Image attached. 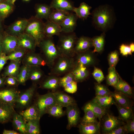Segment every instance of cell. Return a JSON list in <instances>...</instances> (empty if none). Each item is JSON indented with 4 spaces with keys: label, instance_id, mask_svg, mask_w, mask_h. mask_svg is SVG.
I'll return each instance as SVG.
<instances>
[{
    "label": "cell",
    "instance_id": "1",
    "mask_svg": "<svg viewBox=\"0 0 134 134\" xmlns=\"http://www.w3.org/2000/svg\"><path fill=\"white\" fill-rule=\"evenodd\" d=\"M91 14L95 28L103 32L111 28L115 21L114 11L108 5L100 6L93 10Z\"/></svg>",
    "mask_w": 134,
    "mask_h": 134
},
{
    "label": "cell",
    "instance_id": "2",
    "mask_svg": "<svg viewBox=\"0 0 134 134\" xmlns=\"http://www.w3.org/2000/svg\"><path fill=\"white\" fill-rule=\"evenodd\" d=\"M59 36L57 47L62 55L74 57L75 55L74 49L78 38L74 32H62Z\"/></svg>",
    "mask_w": 134,
    "mask_h": 134
},
{
    "label": "cell",
    "instance_id": "3",
    "mask_svg": "<svg viewBox=\"0 0 134 134\" xmlns=\"http://www.w3.org/2000/svg\"><path fill=\"white\" fill-rule=\"evenodd\" d=\"M38 46L44 55L47 65L51 68L55 60L61 55L54 43L53 37L45 36Z\"/></svg>",
    "mask_w": 134,
    "mask_h": 134
},
{
    "label": "cell",
    "instance_id": "4",
    "mask_svg": "<svg viewBox=\"0 0 134 134\" xmlns=\"http://www.w3.org/2000/svg\"><path fill=\"white\" fill-rule=\"evenodd\" d=\"M75 66L74 57L61 55L55 61L50 75L59 76L71 72Z\"/></svg>",
    "mask_w": 134,
    "mask_h": 134
},
{
    "label": "cell",
    "instance_id": "5",
    "mask_svg": "<svg viewBox=\"0 0 134 134\" xmlns=\"http://www.w3.org/2000/svg\"><path fill=\"white\" fill-rule=\"evenodd\" d=\"M44 24V23L42 20L35 17H33L29 20L24 32L32 37L38 46L40 41L45 37Z\"/></svg>",
    "mask_w": 134,
    "mask_h": 134
},
{
    "label": "cell",
    "instance_id": "6",
    "mask_svg": "<svg viewBox=\"0 0 134 134\" xmlns=\"http://www.w3.org/2000/svg\"><path fill=\"white\" fill-rule=\"evenodd\" d=\"M101 120L102 132L105 134H107L118 127L125 124L119 117L108 112L102 117Z\"/></svg>",
    "mask_w": 134,
    "mask_h": 134
},
{
    "label": "cell",
    "instance_id": "7",
    "mask_svg": "<svg viewBox=\"0 0 134 134\" xmlns=\"http://www.w3.org/2000/svg\"><path fill=\"white\" fill-rule=\"evenodd\" d=\"M56 104L53 93L50 92L40 96L37 99L36 106L39 111L40 117L45 113L48 107Z\"/></svg>",
    "mask_w": 134,
    "mask_h": 134
},
{
    "label": "cell",
    "instance_id": "8",
    "mask_svg": "<svg viewBox=\"0 0 134 134\" xmlns=\"http://www.w3.org/2000/svg\"><path fill=\"white\" fill-rule=\"evenodd\" d=\"M19 93L14 89H0V102L13 106L16 103L20 95Z\"/></svg>",
    "mask_w": 134,
    "mask_h": 134
},
{
    "label": "cell",
    "instance_id": "9",
    "mask_svg": "<svg viewBox=\"0 0 134 134\" xmlns=\"http://www.w3.org/2000/svg\"><path fill=\"white\" fill-rule=\"evenodd\" d=\"M92 52L89 50L76 54L74 57L75 65L81 64L86 67L94 65L95 60Z\"/></svg>",
    "mask_w": 134,
    "mask_h": 134
},
{
    "label": "cell",
    "instance_id": "10",
    "mask_svg": "<svg viewBox=\"0 0 134 134\" xmlns=\"http://www.w3.org/2000/svg\"><path fill=\"white\" fill-rule=\"evenodd\" d=\"M2 45V52L9 54L18 47L17 37L8 34L3 35Z\"/></svg>",
    "mask_w": 134,
    "mask_h": 134
},
{
    "label": "cell",
    "instance_id": "11",
    "mask_svg": "<svg viewBox=\"0 0 134 134\" xmlns=\"http://www.w3.org/2000/svg\"><path fill=\"white\" fill-rule=\"evenodd\" d=\"M29 20L22 19L15 21L8 26L7 34L17 36L24 32Z\"/></svg>",
    "mask_w": 134,
    "mask_h": 134
},
{
    "label": "cell",
    "instance_id": "12",
    "mask_svg": "<svg viewBox=\"0 0 134 134\" xmlns=\"http://www.w3.org/2000/svg\"><path fill=\"white\" fill-rule=\"evenodd\" d=\"M78 18L75 13L70 12L60 25L62 31L65 33L74 32L77 26Z\"/></svg>",
    "mask_w": 134,
    "mask_h": 134
},
{
    "label": "cell",
    "instance_id": "13",
    "mask_svg": "<svg viewBox=\"0 0 134 134\" xmlns=\"http://www.w3.org/2000/svg\"><path fill=\"white\" fill-rule=\"evenodd\" d=\"M66 107L68 121L67 128L69 129L77 124L80 118L79 112L76 104Z\"/></svg>",
    "mask_w": 134,
    "mask_h": 134
},
{
    "label": "cell",
    "instance_id": "14",
    "mask_svg": "<svg viewBox=\"0 0 134 134\" xmlns=\"http://www.w3.org/2000/svg\"><path fill=\"white\" fill-rule=\"evenodd\" d=\"M17 37L18 47L31 50L35 49L37 45L36 42L30 35L24 33Z\"/></svg>",
    "mask_w": 134,
    "mask_h": 134
},
{
    "label": "cell",
    "instance_id": "15",
    "mask_svg": "<svg viewBox=\"0 0 134 134\" xmlns=\"http://www.w3.org/2000/svg\"><path fill=\"white\" fill-rule=\"evenodd\" d=\"M93 46L92 38L83 36L77 39L74 46L75 54L87 51Z\"/></svg>",
    "mask_w": 134,
    "mask_h": 134
},
{
    "label": "cell",
    "instance_id": "16",
    "mask_svg": "<svg viewBox=\"0 0 134 134\" xmlns=\"http://www.w3.org/2000/svg\"><path fill=\"white\" fill-rule=\"evenodd\" d=\"M83 109V110L90 109L91 110L100 122L102 117L108 112L107 108L101 106L94 99L87 103L84 107Z\"/></svg>",
    "mask_w": 134,
    "mask_h": 134
},
{
    "label": "cell",
    "instance_id": "17",
    "mask_svg": "<svg viewBox=\"0 0 134 134\" xmlns=\"http://www.w3.org/2000/svg\"><path fill=\"white\" fill-rule=\"evenodd\" d=\"M24 60L25 65L31 67L44 66L47 65L45 60L37 54L29 53L26 56Z\"/></svg>",
    "mask_w": 134,
    "mask_h": 134
},
{
    "label": "cell",
    "instance_id": "18",
    "mask_svg": "<svg viewBox=\"0 0 134 134\" xmlns=\"http://www.w3.org/2000/svg\"><path fill=\"white\" fill-rule=\"evenodd\" d=\"M13 106L0 102V122L2 124L8 122L13 115Z\"/></svg>",
    "mask_w": 134,
    "mask_h": 134
},
{
    "label": "cell",
    "instance_id": "19",
    "mask_svg": "<svg viewBox=\"0 0 134 134\" xmlns=\"http://www.w3.org/2000/svg\"><path fill=\"white\" fill-rule=\"evenodd\" d=\"M52 9L73 12L74 7L73 2L70 0H52L49 5Z\"/></svg>",
    "mask_w": 134,
    "mask_h": 134
},
{
    "label": "cell",
    "instance_id": "20",
    "mask_svg": "<svg viewBox=\"0 0 134 134\" xmlns=\"http://www.w3.org/2000/svg\"><path fill=\"white\" fill-rule=\"evenodd\" d=\"M111 95L115 100L118 104L127 108H132L133 102L131 98L116 91L111 92Z\"/></svg>",
    "mask_w": 134,
    "mask_h": 134
},
{
    "label": "cell",
    "instance_id": "21",
    "mask_svg": "<svg viewBox=\"0 0 134 134\" xmlns=\"http://www.w3.org/2000/svg\"><path fill=\"white\" fill-rule=\"evenodd\" d=\"M75 81L77 82L82 81L87 78L89 72L87 67L81 64L75 65L71 71Z\"/></svg>",
    "mask_w": 134,
    "mask_h": 134
},
{
    "label": "cell",
    "instance_id": "22",
    "mask_svg": "<svg viewBox=\"0 0 134 134\" xmlns=\"http://www.w3.org/2000/svg\"><path fill=\"white\" fill-rule=\"evenodd\" d=\"M62 32L60 25L48 20L44 24V32L45 36L53 37L55 35L58 36Z\"/></svg>",
    "mask_w": 134,
    "mask_h": 134
},
{
    "label": "cell",
    "instance_id": "23",
    "mask_svg": "<svg viewBox=\"0 0 134 134\" xmlns=\"http://www.w3.org/2000/svg\"><path fill=\"white\" fill-rule=\"evenodd\" d=\"M56 104L62 107L76 104L75 100L71 97L62 92L53 93Z\"/></svg>",
    "mask_w": 134,
    "mask_h": 134
},
{
    "label": "cell",
    "instance_id": "24",
    "mask_svg": "<svg viewBox=\"0 0 134 134\" xmlns=\"http://www.w3.org/2000/svg\"><path fill=\"white\" fill-rule=\"evenodd\" d=\"M14 4L11 0H5L0 2V19L3 21L13 11Z\"/></svg>",
    "mask_w": 134,
    "mask_h": 134
},
{
    "label": "cell",
    "instance_id": "25",
    "mask_svg": "<svg viewBox=\"0 0 134 134\" xmlns=\"http://www.w3.org/2000/svg\"><path fill=\"white\" fill-rule=\"evenodd\" d=\"M52 10L49 5L44 4H37L35 6V17L38 19L48 20Z\"/></svg>",
    "mask_w": 134,
    "mask_h": 134
},
{
    "label": "cell",
    "instance_id": "26",
    "mask_svg": "<svg viewBox=\"0 0 134 134\" xmlns=\"http://www.w3.org/2000/svg\"><path fill=\"white\" fill-rule=\"evenodd\" d=\"M25 122L33 120H39V111L36 105L32 106L20 113Z\"/></svg>",
    "mask_w": 134,
    "mask_h": 134
},
{
    "label": "cell",
    "instance_id": "27",
    "mask_svg": "<svg viewBox=\"0 0 134 134\" xmlns=\"http://www.w3.org/2000/svg\"><path fill=\"white\" fill-rule=\"evenodd\" d=\"M20 61H11L9 64L5 68L2 75V77H6L8 76H12L17 78L20 69Z\"/></svg>",
    "mask_w": 134,
    "mask_h": 134
},
{
    "label": "cell",
    "instance_id": "28",
    "mask_svg": "<svg viewBox=\"0 0 134 134\" xmlns=\"http://www.w3.org/2000/svg\"><path fill=\"white\" fill-rule=\"evenodd\" d=\"M91 6L84 2L81 3L77 7H74L72 11L74 12L78 18L83 20L87 19L91 14L90 10Z\"/></svg>",
    "mask_w": 134,
    "mask_h": 134
},
{
    "label": "cell",
    "instance_id": "29",
    "mask_svg": "<svg viewBox=\"0 0 134 134\" xmlns=\"http://www.w3.org/2000/svg\"><path fill=\"white\" fill-rule=\"evenodd\" d=\"M114 87L116 91L121 93L131 98L133 97V93L132 88L127 83L123 80L119 75V81Z\"/></svg>",
    "mask_w": 134,
    "mask_h": 134
},
{
    "label": "cell",
    "instance_id": "30",
    "mask_svg": "<svg viewBox=\"0 0 134 134\" xmlns=\"http://www.w3.org/2000/svg\"><path fill=\"white\" fill-rule=\"evenodd\" d=\"M70 12L61 10L52 9L48 20L60 25Z\"/></svg>",
    "mask_w": 134,
    "mask_h": 134
},
{
    "label": "cell",
    "instance_id": "31",
    "mask_svg": "<svg viewBox=\"0 0 134 134\" xmlns=\"http://www.w3.org/2000/svg\"><path fill=\"white\" fill-rule=\"evenodd\" d=\"M100 122L96 124H83L79 125V131L82 134H100Z\"/></svg>",
    "mask_w": 134,
    "mask_h": 134
},
{
    "label": "cell",
    "instance_id": "32",
    "mask_svg": "<svg viewBox=\"0 0 134 134\" xmlns=\"http://www.w3.org/2000/svg\"><path fill=\"white\" fill-rule=\"evenodd\" d=\"M35 89V87H32L20 95L16 103L21 107H23L27 105L32 98Z\"/></svg>",
    "mask_w": 134,
    "mask_h": 134
},
{
    "label": "cell",
    "instance_id": "33",
    "mask_svg": "<svg viewBox=\"0 0 134 134\" xmlns=\"http://www.w3.org/2000/svg\"><path fill=\"white\" fill-rule=\"evenodd\" d=\"M43 82L42 87L43 88L55 90L59 87V76L53 75H50Z\"/></svg>",
    "mask_w": 134,
    "mask_h": 134
},
{
    "label": "cell",
    "instance_id": "34",
    "mask_svg": "<svg viewBox=\"0 0 134 134\" xmlns=\"http://www.w3.org/2000/svg\"><path fill=\"white\" fill-rule=\"evenodd\" d=\"M119 114V117L124 122H127L134 118L132 108H127L119 105L116 103Z\"/></svg>",
    "mask_w": 134,
    "mask_h": 134
},
{
    "label": "cell",
    "instance_id": "35",
    "mask_svg": "<svg viewBox=\"0 0 134 134\" xmlns=\"http://www.w3.org/2000/svg\"><path fill=\"white\" fill-rule=\"evenodd\" d=\"M22 116L17 113L13 114V122L16 129L23 134L27 133L26 123Z\"/></svg>",
    "mask_w": 134,
    "mask_h": 134
},
{
    "label": "cell",
    "instance_id": "36",
    "mask_svg": "<svg viewBox=\"0 0 134 134\" xmlns=\"http://www.w3.org/2000/svg\"><path fill=\"white\" fill-rule=\"evenodd\" d=\"M93 99L101 106L107 109L112 105H115L116 103L111 95L96 96Z\"/></svg>",
    "mask_w": 134,
    "mask_h": 134
},
{
    "label": "cell",
    "instance_id": "37",
    "mask_svg": "<svg viewBox=\"0 0 134 134\" xmlns=\"http://www.w3.org/2000/svg\"><path fill=\"white\" fill-rule=\"evenodd\" d=\"M105 33L103 32L100 35L92 38L93 46L94 48L93 52H100L103 50L105 44Z\"/></svg>",
    "mask_w": 134,
    "mask_h": 134
},
{
    "label": "cell",
    "instance_id": "38",
    "mask_svg": "<svg viewBox=\"0 0 134 134\" xmlns=\"http://www.w3.org/2000/svg\"><path fill=\"white\" fill-rule=\"evenodd\" d=\"M119 77V75L116 71L115 67H109L106 77L107 84L114 87L118 82Z\"/></svg>",
    "mask_w": 134,
    "mask_h": 134
},
{
    "label": "cell",
    "instance_id": "39",
    "mask_svg": "<svg viewBox=\"0 0 134 134\" xmlns=\"http://www.w3.org/2000/svg\"><path fill=\"white\" fill-rule=\"evenodd\" d=\"M31 70V67L25 65L20 69L17 78L19 83L20 84H25L29 78Z\"/></svg>",
    "mask_w": 134,
    "mask_h": 134
},
{
    "label": "cell",
    "instance_id": "40",
    "mask_svg": "<svg viewBox=\"0 0 134 134\" xmlns=\"http://www.w3.org/2000/svg\"><path fill=\"white\" fill-rule=\"evenodd\" d=\"M85 114L82 119L81 123L83 124H96L98 123L97 121V117L91 110H84Z\"/></svg>",
    "mask_w": 134,
    "mask_h": 134
},
{
    "label": "cell",
    "instance_id": "41",
    "mask_svg": "<svg viewBox=\"0 0 134 134\" xmlns=\"http://www.w3.org/2000/svg\"><path fill=\"white\" fill-rule=\"evenodd\" d=\"M39 120L29 121L26 123L27 133L38 134L40 133Z\"/></svg>",
    "mask_w": 134,
    "mask_h": 134
},
{
    "label": "cell",
    "instance_id": "42",
    "mask_svg": "<svg viewBox=\"0 0 134 134\" xmlns=\"http://www.w3.org/2000/svg\"><path fill=\"white\" fill-rule=\"evenodd\" d=\"M62 107L61 106L56 104L48 107L46 109L45 113L55 117H61L64 114Z\"/></svg>",
    "mask_w": 134,
    "mask_h": 134
},
{
    "label": "cell",
    "instance_id": "43",
    "mask_svg": "<svg viewBox=\"0 0 134 134\" xmlns=\"http://www.w3.org/2000/svg\"><path fill=\"white\" fill-rule=\"evenodd\" d=\"M25 53L24 49L18 47L7 56L8 60L11 61H21Z\"/></svg>",
    "mask_w": 134,
    "mask_h": 134
},
{
    "label": "cell",
    "instance_id": "44",
    "mask_svg": "<svg viewBox=\"0 0 134 134\" xmlns=\"http://www.w3.org/2000/svg\"><path fill=\"white\" fill-rule=\"evenodd\" d=\"M95 88L96 96H103L111 95V92L106 86L100 83H96Z\"/></svg>",
    "mask_w": 134,
    "mask_h": 134
},
{
    "label": "cell",
    "instance_id": "45",
    "mask_svg": "<svg viewBox=\"0 0 134 134\" xmlns=\"http://www.w3.org/2000/svg\"><path fill=\"white\" fill-rule=\"evenodd\" d=\"M39 67L34 66V68L31 69L29 77V78L31 80L34 81H38L43 76V72Z\"/></svg>",
    "mask_w": 134,
    "mask_h": 134
},
{
    "label": "cell",
    "instance_id": "46",
    "mask_svg": "<svg viewBox=\"0 0 134 134\" xmlns=\"http://www.w3.org/2000/svg\"><path fill=\"white\" fill-rule=\"evenodd\" d=\"M75 81L74 76L71 72L67 73L62 77H60L59 82L60 87H63L67 84Z\"/></svg>",
    "mask_w": 134,
    "mask_h": 134
},
{
    "label": "cell",
    "instance_id": "47",
    "mask_svg": "<svg viewBox=\"0 0 134 134\" xmlns=\"http://www.w3.org/2000/svg\"><path fill=\"white\" fill-rule=\"evenodd\" d=\"M119 54L115 50L111 52L108 55V61L109 67H115L119 61Z\"/></svg>",
    "mask_w": 134,
    "mask_h": 134
},
{
    "label": "cell",
    "instance_id": "48",
    "mask_svg": "<svg viewBox=\"0 0 134 134\" xmlns=\"http://www.w3.org/2000/svg\"><path fill=\"white\" fill-rule=\"evenodd\" d=\"M92 74L94 78L98 83H100L104 79V75L101 70L95 67Z\"/></svg>",
    "mask_w": 134,
    "mask_h": 134
},
{
    "label": "cell",
    "instance_id": "49",
    "mask_svg": "<svg viewBox=\"0 0 134 134\" xmlns=\"http://www.w3.org/2000/svg\"><path fill=\"white\" fill-rule=\"evenodd\" d=\"M77 83L76 81H73L65 85L63 88L67 92L71 94L74 93L77 90Z\"/></svg>",
    "mask_w": 134,
    "mask_h": 134
},
{
    "label": "cell",
    "instance_id": "50",
    "mask_svg": "<svg viewBox=\"0 0 134 134\" xmlns=\"http://www.w3.org/2000/svg\"><path fill=\"white\" fill-rule=\"evenodd\" d=\"M125 124L118 127L107 134H124L128 133L125 127Z\"/></svg>",
    "mask_w": 134,
    "mask_h": 134
},
{
    "label": "cell",
    "instance_id": "51",
    "mask_svg": "<svg viewBox=\"0 0 134 134\" xmlns=\"http://www.w3.org/2000/svg\"><path fill=\"white\" fill-rule=\"evenodd\" d=\"M19 83L17 78L12 76H8L6 77L5 84L9 86H15L17 85Z\"/></svg>",
    "mask_w": 134,
    "mask_h": 134
},
{
    "label": "cell",
    "instance_id": "52",
    "mask_svg": "<svg viewBox=\"0 0 134 134\" xmlns=\"http://www.w3.org/2000/svg\"><path fill=\"white\" fill-rule=\"evenodd\" d=\"M119 49L120 53L124 56L132 54V52L129 45L122 44L120 46Z\"/></svg>",
    "mask_w": 134,
    "mask_h": 134
},
{
    "label": "cell",
    "instance_id": "53",
    "mask_svg": "<svg viewBox=\"0 0 134 134\" xmlns=\"http://www.w3.org/2000/svg\"><path fill=\"white\" fill-rule=\"evenodd\" d=\"M126 130L128 133H134V118L129 120L125 124Z\"/></svg>",
    "mask_w": 134,
    "mask_h": 134
},
{
    "label": "cell",
    "instance_id": "54",
    "mask_svg": "<svg viewBox=\"0 0 134 134\" xmlns=\"http://www.w3.org/2000/svg\"><path fill=\"white\" fill-rule=\"evenodd\" d=\"M8 60L7 56L2 52L0 54V73Z\"/></svg>",
    "mask_w": 134,
    "mask_h": 134
},
{
    "label": "cell",
    "instance_id": "55",
    "mask_svg": "<svg viewBox=\"0 0 134 134\" xmlns=\"http://www.w3.org/2000/svg\"><path fill=\"white\" fill-rule=\"evenodd\" d=\"M3 134H19V133L13 130H4L3 131Z\"/></svg>",
    "mask_w": 134,
    "mask_h": 134
},
{
    "label": "cell",
    "instance_id": "56",
    "mask_svg": "<svg viewBox=\"0 0 134 134\" xmlns=\"http://www.w3.org/2000/svg\"><path fill=\"white\" fill-rule=\"evenodd\" d=\"M3 32L0 34V54L2 52V40L3 36Z\"/></svg>",
    "mask_w": 134,
    "mask_h": 134
},
{
    "label": "cell",
    "instance_id": "57",
    "mask_svg": "<svg viewBox=\"0 0 134 134\" xmlns=\"http://www.w3.org/2000/svg\"><path fill=\"white\" fill-rule=\"evenodd\" d=\"M6 77H0V88L2 87L4 85Z\"/></svg>",
    "mask_w": 134,
    "mask_h": 134
},
{
    "label": "cell",
    "instance_id": "58",
    "mask_svg": "<svg viewBox=\"0 0 134 134\" xmlns=\"http://www.w3.org/2000/svg\"><path fill=\"white\" fill-rule=\"evenodd\" d=\"M2 20L0 19V33L3 32V27L2 25Z\"/></svg>",
    "mask_w": 134,
    "mask_h": 134
},
{
    "label": "cell",
    "instance_id": "59",
    "mask_svg": "<svg viewBox=\"0 0 134 134\" xmlns=\"http://www.w3.org/2000/svg\"><path fill=\"white\" fill-rule=\"evenodd\" d=\"M132 52L134 51V44L133 43H131L129 45Z\"/></svg>",
    "mask_w": 134,
    "mask_h": 134
},
{
    "label": "cell",
    "instance_id": "60",
    "mask_svg": "<svg viewBox=\"0 0 134 134\" xmlns=\"http://www.w3.org/2000/svg\"><path fill=\"white\" fill-rule=\"evenodd\" d=\"M16 0H11V1H12V3L13 4H14V3L15 2V1Z\"/></svg>",
    "mask_w": 134,
    "mask_h": 134
},
{
    "label": "cell",
    "instance_id": "61",
    "mask_svg": "<svg viewBox=\"0 0 134 134\" xmlns=\"http://www.w3.org/2000/svg\"><path fill=\"white\" fill-rule=\"evenodd\" d=\"M23 0L25 1H29L30 0Z\"/></svg>",
    "mask_w": 134,
    "mask_h": 134
},
{
    "label": "cell",
    "instance_id": "62",
    "mask_svg": "<svg viewBox=\"0 0 134 134\" xmlns=\"http://www.w3.org/2000/svg\"><path fill=\"white\" fill-rule=\"evenodd\" d=\"M5 0H0V2H2Z\"/></svg>",
    "mask_w": 134,
    "mask_h": 134
},
{
    "label": "cell",
    "instance_id": "63",
    "mask_svg": "<svg viewBox=\"0 0 134 134\" xmlns=\"http://www.w3.org/2000/svg\"></svg>",
    "mask_w": 134,
    "mask_h": 134
},
{
    "label": "cell",
    "instance_id": "64",
    "mask_svg": "<svg viewBox=\"0 0 134 134\" xmlns=\"http://www.w3.org/2000/svg\"></svg>",
    "mask_w": 134,
    "mask_h": 134
}]
</instances>
